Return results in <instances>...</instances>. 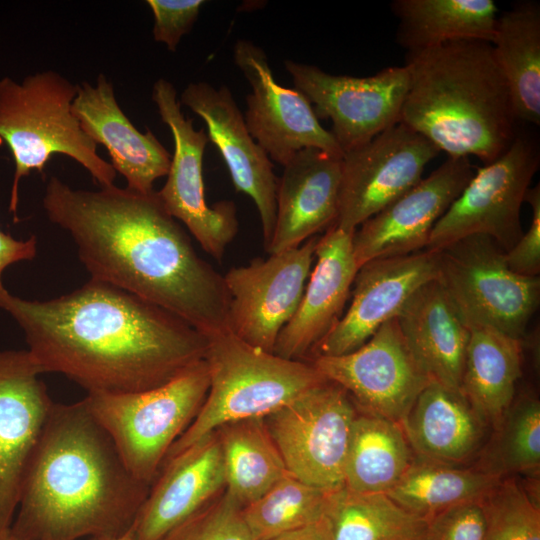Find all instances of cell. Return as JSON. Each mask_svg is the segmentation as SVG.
Segmentation results:
<instances>
[{
    "mask_svg": "<svg viewBox=\"0 0 540 540\" xmlns=\"http://www.w3.org/2000/svg\"><path fill=\"white\" fill-rule=\"evenodd\" d=\"M0 308L22 329L43 373L89 392L131 393L163 385L205 358L207 336L175 314L90 279L50 300L0 286Z\"/></svg>",
    "mask_w": 540,
    "mask_h": 540,
    "instance_id": "1",
    "label": "cell"
},
{
    "mask_svg": "<svg viewBox=\"0 0 540 540\" xmlns=\"http://www.w3.org/2000/svg\"><path fill=\"white\" fill-rule=\"evenodd\" d=\"M43 208L69 233L92 279L159 306L206 336L228 330L224 276L197 254L157 191L81 190L51 176Z\"/></svg>",
    "mask_w": 540,
    "mask_h": 540,
    "instance_id": "2",
    "label": "cell"
},
{
    "mask_svg": "<svg viewBox=\"0 0 540 540\" xmlns=\"http://www.w3.org/2000/svg\"><path fill=\"white\" fill-rule=\"evenodd\" d=\"M149 489L128 470L83 399L53 403L9 534L19 540L118 536L132 528Z\"/></svg>",
    "mask_w": 540,
    "mask_h": 540,
    "instance_id": "3",
    "label": "cell"
},
{
    "mask_svg": "<svg viewBox=\"0 0 540 540\" xmlns=\"http://www.w3.org/2000/svg\"><path fill=\"white\" fill-rule=\"evenodd\" d=\"M405 59L400 122L448 157L475 156L487 165L510 147L520 127L491 43L454 41Z\"/></svg>",
    "mask_w": 540,
    "mask_h": 540,
    "instance_id": "4",
    "label": "cell"
},
{
    "mask_svg": "<svg viewBox=\"0 0 540 540\" xmlns=\"http://www.w3.org/2000/svg\"><path fill=\"white\" fill-rule=\"evenodd\" d=\"M78 84L54 70L0 79V138L15 165L9 211L16 215L20 181L32 170L42 173L55 154L72 158L101 186L114 185L116 171L97 153L72 113Z\"/></svg>",
    "mask_w": 540,
    "mask_h": 540,
    "instance_id": "5",
    "label": "cell"
},
{
    "mask_svg": "<svg viewBox=\"0 0 540 540\" xmlns=\"http://www.w3.org/2000/svg\"><path fill=\"white\" fill-rule=\"evenodd\" d=\"M207 340L210 386L206 399L165 460L224 424L265 418L327 380L311 362L282 358L244 342L229 330L207 336Z\"/></svg>",
    "mask_w": 540,
    "mask_h": 540,
    "instance_id": "6",
    "label": "cell"
},
{
    "mask_svg": "<svg viewBox=\"0 0 540 540\" xmlns=\"http://www.w3.org/2000/svg\"><path fill=\"white\" fill-rule=\"evenodd\" d=\"M209 386L204 358L158 387L131 393L89 392L83 401L131 474L151 487L168 451L200 411Z\"/></svg>",
    "mask_w": 540,
    "mask_h": 540,
    "instance_id": "7",
    "label": "cell"
},
{
    "mask_svg": "<svg viewBox=\"0 0 540 540\" xmlns=\"http://www.w3.org/2000/svg\"><path fill=\"white\" fill-rule=\"evenodd\" d=\"M437 252V280L466 326H491L524 340L540 302L539 276L513 272L505 251L486 235L467 236Z\"/></svg>",
    "mask_w": 540,
    "mask_h": 540,
    "instance_id": "8",
    "label": "cell"
},
{
    "mask_svg": "<svg viewBox=\"0 0 540 540\" xmlns=\"http://www.w3.org/2000/svg\"><path fill=\"white\" fill-rule=\"evenodd\" d=\"M540 166L538 140L520 128L510 147L473 177L434 225L425 250L439 251L470 235H486L505 252L523 234L521 207Z\"/></svg>",
    "mask_w": 540,
    "mask_h": 540,
    "instance_id": "9",
    "label": "cell"
},
{
    "mask_svg": "<svg viewBox=\"0 0 540 540\" xmlns=\"http://www.w3.org/2000/svg\"><path fill=\"white\" fill-rule=\"evenodd\" d=\"M358 413L348 393L325 380L264 418L289 474L316 488L344 486V467Z\"/></svg>",
    "mask_w": 540,
    "mask_h": 540,
    "instance_id": "10",
    "label": "cell"
},
{
    "mask_svg": "<svg viewBox=\"0 0 540 540\" xmlns=\"http://www.w3.org/2000/svg\"><path fill=\"white\" fill-rule=\"evenodd\" d=\"M152 101L174 140L167 180L157 191L158 196L168 213L185 225L202 249L221 262L239 225L234 202L225 200L213 206L206 202L202 163L209 141L207 133L203 128L196 130L193 119L185 117L177 90L168 80L160 78L154 83Z\"/></svg>",
    "mask_w": 540,
    "mask_h": 540,
    "instance_id": "11",
    "label": "cell"
},
{
    "mask_svg": "<svg viewBox=\"0 0 540 540\" xmlns=\"http://www.w3.org/2000/svg\"><path fill=\"white\" fill-rule=\"evenodd\" d=\"M284 67L318 119L332 121L331 133L343 153L364 145L401 120L409 88L405 66L387 67L366 77L330 74L293 60H285Z\"/></svg>",
    "mask_w": 540,
    "mask_h": 540,
    "instance_id": "12",
    "label": "cell"
},
{
    "mask_svg": "<svg viewBox=\"0 0 540 540\" xmlns=\"http://www.w3.org/2000/svg\"><path fill=\"white\" fill-rule=\"evenodd\" d=\"M439 152L429 140L399 122L364 145L343 153L334 226L354 233L417 184Z\"/></svg>",
    "mask_w": 540,
    "mask_h": 540,
    "instance_id": "13",
    "label": "cell"
},
{
    "mask_svg": "<svg viewBox=\"0 0 540 540\" xmlns=\"http://www.w3.org/2000/svg\"><path fill=\"white\" fill-rule=\"evenodd\" d=\"M318 238L266 259L254 258L223 275L229 294L230 332L252 346L274 352L279 333L300 304Z\"/></svg>",
    "mask_w": 540,
    "mask_h": 540,
    "instance_id": "14",
    "label": "cell"
},
{
    "mask_svg": "<svg viewBox=\"0 0 540 540\" xmlns=\"http://www.w3.org/2000/svg\"><path fill=\"white\" fill-rule=\"evenodd\" d=\"M311 362L340 385L359 412L401 423L422 390L432 382L413 358L397 318L385 322L358 349Z\"/></svg>",
    "mask_w": 540,
    "mask_h": 540,
    "instance_id": "15",
    "label": "cell"
},
{
    "mask_svg": "<svg viewBox=\"0 0 540 540\" xmlns=\"http://www.w3.org/2000/svg\"><path fill=\"white\" fill-rule=\"evenodd\" d=\"M236 66L248 81L245 124L271 161L281 166L300 150L317 148L343 156L331 131L319 122L307 98L275 81L267 55L255 43L240 39L233 49Z\"/></svg>",
    "mask_w": 540,
    "mask_h": 540,
    "instance_id": "16",
    "label": "cell"
},
{
    "mask_svg": "<svg viewBox=\"0 0 540 540\" xmlns=\"http://www.w3.org/2000/svg\"><path fill=\"white\" fill-rule=\"evenodd\" d=\"M469 157H448L353 234L357 265L424 250L434 225L474 175Z\"/></svg>",
    "mask_w": 540,
    "mask_h": 540,
    "instance_id": "17",
    "label": "cell"
},
{
    "mask_svg": "<svg viewBox=\"0 0 540 540\" xmlns=\"http://www.w3.org/2000/svg\"><path fill=\"white\" fill-rule=\"evenodd\" d=\"M28 350H0V538L12 525L20 487L53 406Z\"/></svg>",
    "mask_w": 540,
    "mask_h": 540,
    "instance_id": "18",
    "label": "cell"
},
{
    "mask_svg": "<svg viewBox=\"0 0 540 540\" xmlns=\"http://www.w3.org/2000/svg\"><path fill=\"white\" fill-rule=\"evenodd\" d=\"M438 278V252L370 260L358 268L351 303L335 327L315 349L316 356H340L365 342L387 321L396 318L413 294Z\"/></svg>",
    "mask_w": 540,
    "mask_h": 540,
    "instance_id": "19",
    "label": "cell"
},
{
    "mask_svg": "<svg viewBox=\"0 0 540 540\" xmlns=\"http://www.w3.org/2000/svg\"><path fill=\"white\" fill-rule=\"evenodd\" d=\"M179 103L203 119L208 139L221 153L236 191L256 205L266 249L275 226L278 178L272 161L249 133L232 92L225 85L192 82Z\"/></svg>",
    "mask_w": 540,
    "mask_h": 540,
    "instance_id": "20",
    "label": "cell"
},
{
    "mask_svg": "<svg viewBox=\"0 0 540 540\" xmlns=\"http://www.w3.org/2000/svg\"><path fill=\"white\" fill-rule=\"evenodd\" d=\"M353 234L333 225L318 238L316 263L296 312L279 333L274 354L309 362L319 343L341 319L359 268Z\"/></svg>",
    "mask_w": 540,
    "mask_h": 540,
    "instance_id": "21",
    "label": "cell"
},
{
    "mask_svg": "<svg viewBox=\"0 0 540 540\" xmlns=\"http://www.w3.org/2000/svg\"><path fill=\"white\" fill-rule=\"evenodd\" d=\"M225 489L216 431L166 459L132 526L134 540H160Z\"/></svg>",
    "mask_w": 540,
    "mask_h": 540,
    "instance_id": "22",
    "label": "cell"
},
{
    "mask_svg": "<svg viewBox=\"0 0 540 540\" xmlns=\"http://www.w3.org/2000/svg\"><path fill=\"white\" fill-rule=\"evenodd\" d=\"M71 110L83 132L107 149L127 188L148 193L156 179L167 176L172 156L150 129L142 133L128 119L104 74L97 76L94 85L78 84Z\"/></svg>",
    "mask_w": 540,
    "mask_h": 540,
    "instance_id": "23",
    "label": "cell"
},
{
    "mask_svg": "<svg viewBox=\"0 0 540 540\" xmlns=\"http://www.w3.org/2000/svg\"><path fill=\"white\" fill-rule=\"evenodd\" d=\"M341 159L317 148H305L283 166L276 188L274 231L265 249L269 254L297 247L335 224Z\"/></svg>",
    "mask_w": 540,
    "mask_h": 540,
    "instance_id": "24",
    "label": "cell"
},
{
    "mask_svg": "<svg viewBox=\"0 0 540 540\" xmlns=\"http://www.w3.org/2000/svg\"><path fill=\"white\" fill-rule=\"evenodd\" d=\"M406 344L427 377L460 389L470 329L436 279L419 288L396 317Z\"/></svg>",
    "mask_w": 540,
    "mask_h": 540,
    "instance_id": "25",
    "label": "cell"
},
{
    "mask_svg": "<svg viewBox=\"0 0 540 540\" xmlns=\"http://www.w3.org/2000/svg\"><path fill=\"white\" fill-rule=\"evenodd\" d=\"M414 456L461 466L483 447L488 423L460 390L430 382L401 421Z\"/></svg>",
    "mask_w": 540,
    "mask_h": 540,
    "instance_id": "26",
    "label": "cell"
},
{
    "mask_svg": "<svg viewBox=\"0 0 540 540\" xmlns=\"http://www.w3.org/2000/svg\"><path fill=\"white\" fill-rule=\"evenodd\" d=\"M523 344L491 326L470 328L459 390L494 429L515 399Z\"/></svg>",
    "mask_w": 540,
    "mask_h": 540,
    "instance_id": "27",
    "label": "cell"
},
{
    "mask_svg": "<svg viewBox=\"0 0 540 540\" xmlns=\"http://www.w3.org/2000/svg\"><path fill=\"white\" fill-rule=\"evenodd\" d=\"M396 42L416 52L454 42L491 43L498 17L493 0H394Z\"/></svg>",
    "mask_w": 540,
    "mask_h": 540,
    "instance_id": "28",
    "label": "cell"
},
{
    "mask_svg": "<svg viewBox=\"0 0 540 540\" xmlns=\"http://www.w3.org/2000/svg\"><path fill=\"white\" fill-rule=\"evenodd\" d=\"M518 122L540 124V5L520 1L497 17L491 42Z\"/></svg>",
    "mask_w": 540,
    "mask_h": 540,
    "instance_id": "29",
    "label": "cell"
},
{
    "mask_svg": "<svg viewBox=\"0 0 540 540\" xmlns=\"http://www.w3.org/2000/svg\"><path fill=\"white\" fill-rule=\"evenodd\" d=\"M414 459L400 423L357 413L344 467V487L358 493H387Z\"/></svg>",
    "mask_w": 540,
    "mask_h": 540,
    "instance_id": "30",
    "label": "cell"
},
{
    "mask_svg": "<svg viewBox=\"0 0 540 540\" xmlns=\"http://www.w3.org/2000/svg\"><path fill=\"white\" fill-rule=\"evenodd\" d=\"M215 431L223 458L224 490L242 508L288 474L264 418L235 421Z\"/></svg>",
    "mask_w": 540,
    "mask_h": 540,
    "instance_id": "31",
    "label": "cell"
},
{
    "mask_svg": "<svg viewBox=\"0 0 540 540\" xmlns=\"http://www.w3.org/2000/svg\"><path fill=\"white\" fill-rule=\"evenodd\" d=\"M502 478L477 467L464 468L414 459L386 494L408 512L425 520L449 508L481 501Z\"/></svg>",
    "mask_w": 540,
    "mask_h": 540,
    "instance_id": "32",
    "label": "cell"
},
{
    "mask_svg": "<svg viewBox=\"0 0 540 540\" xmlns=\"http://www.w3.org/2000/svg\"><path fill=\"white\" fill-rule=\"evenodd\" d=\"M325 518L332 540H423L427 525L385 493L344 486L330 493Z\"/></svg>",
    "mask_w": 540,
    "mask_h": 540,
    "instance_id": "33",
    "label": "cell"
},
{
    "mask_svg": "<svg viewBox=\"0 0 540 540\" xmlns=\"http://www.w3.org/2000/svg\"><path fill=\"white\" fill-rule=\"evenodd\" d=\"M287 474L266 493L242 508L254 540H271L325 517L329 495Z\"/></svg>",
    "mask_w": 540,
    "mask_h": 540,
    "instance_id": "34",
    "label": "cell"
},
{
    "mask_svg": "<svg viewBox=\"0 0 540 540\" xmlns=\"http://www.w3.org/2000/svg\"><path fill=\"white\" fill-rule=\"evenodd\" d=\"M477 468L500 478L536 477L540 468V402L529 394L514 399Z\"/></svg>",
    "mask_w": 540,
    "mask_h": 540,
    "instance_id": "35",
    "label": "cell"
},
{
    "mask_svg": "<svg viewBox=\"0 0 540 540\" xmlns=\"http://www.w3.org/2000/svg\"><path fill=\"white\" fill-rule=\"evenodd\" d=\"M481 505L483 540H540L539 504L515 478H502Z\"/></svg>",
    "mask_w": 540,
    "mask_h": 540,
    "instance_id": "36",
    "label": "cell"
},
{
    "mask_svg": "<svg viewBox=\"0 0 540 540\" xmlns=\"http://www.w3.org/2000/svg\"><path fill=\"white\" fill-rule=\"evenodd\" d=\"M160 540H254L240 506L223 490Z\"/></svg>",
    "mask_w": 540,
    "mask_h": 540,
    "instance_id": "37",
    "label": "cell"
},
{
    "mask_svg": "<svg viewBox=\"0 0 540 540\" xmlns=\"http://www.w3.org/2000/svg\"><path fill=\"white\" fill-rule=\"evenodd\" d=\"M154 17L153 38L175 52L197 20L203 0H147Z\"/></svg>",
    "mask_w": 540,
    "mask_h": 540,
    "instance_id": "38",
    "label": "cell"
},
{
    "mask_svg": "<svg viewBox=\"0 0 540 540\" xmlns=\"http://www.w3.org/2000/svg\"><path fill=\"white\" fill-rule=\"evenodd\" d=\"M481 501L461 504L427 520L423 540H483Z\"/></svg>",
    "mask_w": 540,
    "mask_h": 540,
    "instance_id": "39",
    "label": "cell"
},
{
    "mask_svg": "<svg viewBox=\"0 0 540 540\" xmlns=\"http://www.w3.org/2000/svg\"><path fill=\"white\" fill-rule=\"evenodd\" d=\"M525 202L532 208L529 229L523 232L514 247L505 252L509 268L520 275L536 277L540 272V186L529 188Z\"/></svg>",
    "mask_w": 540,
    "mask_h": 540,
    "instance_id": "40",
    "label": "cell"
},
{
    "mask_svg": "<svg viewBox=\"0 0 540 540\" xmlns=\"http://www.w3.org/2000/svg\"><path fill=\"white\" fill-rule=\"evenodd\" d=\"M37 254V238L18 240L0 228V286L4 271L12 264L32 260Z\"/></svg>",
    "mask_w": 540,
    "mask_h": 540,
    "instance_id": "41",
    "label": "cell"
},
{
    "mask_svg": "<svg viewBox=\"0 0 540 540\" xmlns=\"http://www.w3.org/2000/svg\"><path fill=\"white\" fill-rule=\"evenodd\" d=\"M271 540H332L328 521L321 520Z\"/></svg>",
    "mask_w": 540,
    "mask_h": 540,
    "instance_id": "42",
    "label": "cell"
},
{
    "mask_svg": "<svg viewBox=\"0 0 540 540\" xmlns=\"http://www.w3.org/2000/svg\"><path fill=\"white\" fill-rule=\"evenodd\" d=\"M90 540H134L132 528L118 536L91 538Z\"/></svg>",
    "mask_w": 540,
    "mask_h": 540,
    "instance_id": "43",
    "label": "cell"
},
{
    "mask_svg": "<svg viewBox=\"0 0 540 540\" xmlns=\"http://www.w3.org/2000/svg\"><path fill=\"white\" fill-rule=\"evenodd\" d=\"M0 540H19V539H16V538L12 537V536L8 533L6 536L0 538Z\"/></svg>",
    "mask_w": 540,
    "mask_h": 540,
    "instance_id": "44",
    "label": "cell"
}]
</instances>
